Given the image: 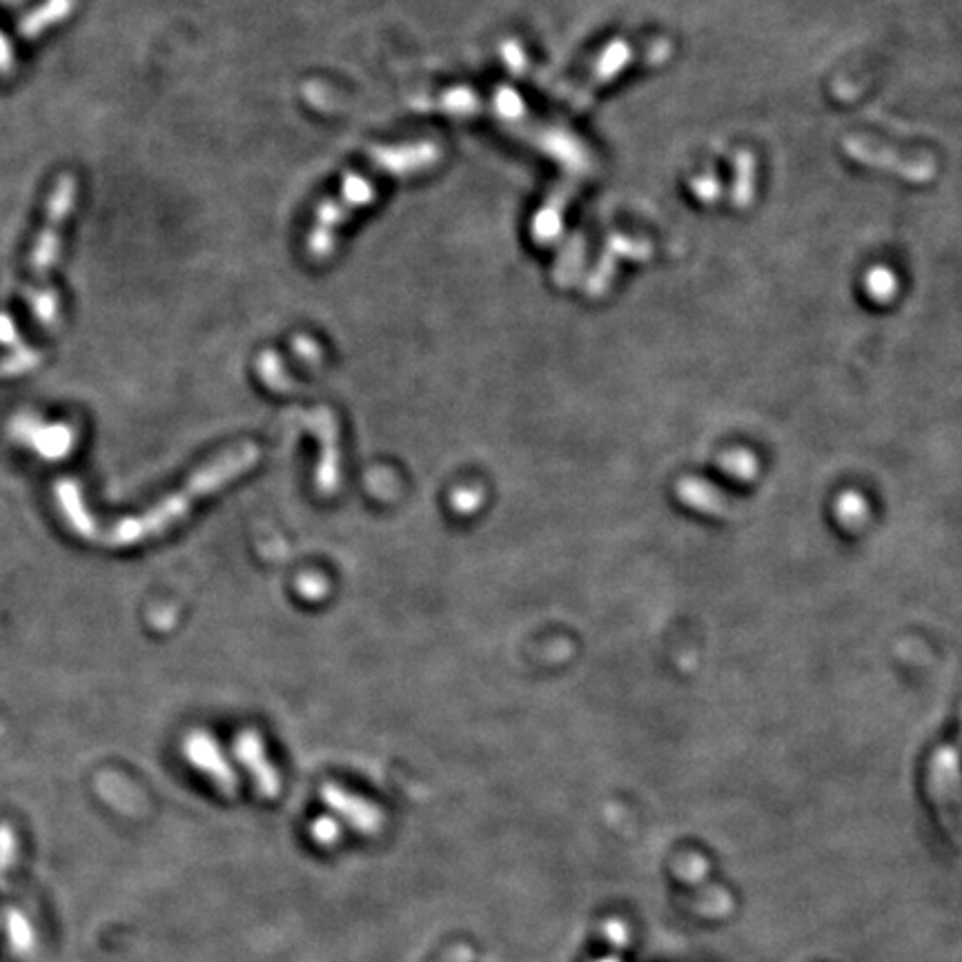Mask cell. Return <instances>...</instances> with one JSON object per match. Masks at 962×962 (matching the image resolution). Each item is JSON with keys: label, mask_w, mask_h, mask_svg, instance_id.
I'll use <instances>...</instances> for the list:
<instances>
[{"label": "cell", "mask_w": 962, "mask_h": 962, "mask_svg": "<svg viewBox=\"0 0 962 962\" xmlns=\"http://www.w3.org/2000/svg\"><path fill=\"white\" fill-rule=\"evenodd\" d=\"M326 800L331 802V807H335L342 816L348 818V822L362 831H377L382 827V813L368 804L366 800H360L342 789L335 787H326L324 789Z\"/></svg>", "instance_id": "9"}, {"label": "cell", "mask_w": 962, "mask_h": 962, "mask_svg": "<svg viewBox=\"0 0 962 962\" xmlns=\"http://www.w3.org/2000/svg\"><path fill=\"white\" fill-rule=\"evenodd\" d=\"M19 840L10 824H0V878H3L10 867L17 862Z\"/></svg>", "instance_id": "12"}, {"label": "cell", "mask_w": 962, "mask_h": 962, "mask_svg": "<svg viewBox=\"0 0 962 962\" xmlns=\"http://www.w3.org/2000/svg\"><path fill=\"white\" fill-rule=\"evenodd\" d=\"M236 758L245 764V769L252 773L259 791L267 798H274L279 793V773L265 758L263 742L256 733L245 731L236 738Z\"/></svg>", "instance_id": "8"}, {"label": "cell", "mask_w": 962, "mask_h": 962, "mask_svg": "<svg viewBox=\"0 0 962 962\" xmlns=\"http://www.w3.org/2000/svg\"><path fill=\"white\" fill-rule=\"evenodd\" d=\"M442 150L431 141L406 143L397 148H379L366 168L357 174L346 176L337 194L318 205L312 227L305 239V252L314 261H326L335 245L340 230L360 212L377 199L382 176H408L433 168L439 161Z\"/></svg>", "instance_id": "1"}, {"label": "cell", "mask_w": 962, "mask_h": 962, "mask_svg": "<svg viewBox=\"0 0 962 962\" xmlns=\"http://www.w3.org/2000/svg\"><path fill=\"white\" fill-rule=\"evenodd\" d=\"M6 926H8V935H10V944H12L14 953L30 955L34 951V944H37V935H34L30 920L19 909H10L6 913Z\"/></svg>", "instance_id": "10"}, {"label": "cell", "mask_w": 962, "mask_h": 962, "mask_svg": "<svg viewBox=\"0 0 962 962\" xmlns=\"http://www.w3.org/2000/svg\"><path fill=\"white\" fill-rule=\"evenodd\" d=\"M259 448L254 444H243L239 448L225 450L216 459H212L207 466L196 470L181 490H174L165 499H161L156 506L145 510L143 515L128 517L117 521L114 526L101 530L97 528L92 541H101L108 546H132L152 537H159L170 526L181 521L192 506H196L203 497L216 493L245 470H250L259 462Z\"/></svg>", "instance_id": "2"}, {"label": "cell", "mask_w": 962, "mask_h": 962, "mask_svg": "<svg viewBox=\"0 0 962 962\" xmlns=\"http://www.w3.org/2000/svg\"><path fill=\"white\" fill-rule=\"evenodd\" d=\"M77 176L63 174L48 201L45 223L34 241V250L30 254V283H28V296L32 303L34 316L43 326L52 328L59 318V296L54 287L50 285V274L59 263L61 256V243H63V230L65 223L77 205Z\"/></svg>", "instance_id": "3"}, {"label": "cell", "mask_w": 962, "mask_h": 962, "mask_svg": "<svg viewBox=\"0 0 962 962\" xmlns=\"http://www.w3.org/2000/svg\"><path fill=\"white\" fill-rule=\"evenodd\" d=\"M74 3L72 0H50L41 10H37L26 23H23V32L28 37H34L39 32H43L48 26L61 21L63 17H68L72 12Z\"/></svg>", "instance_id": "11"}, {"label": "cell", "mask_w": 962, "mask_h": 962, "mask_svg": "<svg viewBox=\"0 0 962 962\" xmlns=\"http://www.w3.org/2000/svg\"><path fill=\"white\" fill-rule=\"evenodd\" d=\"M14 437L48 459L65 457L74 444V433L70 426H45L30 417L14 422Z\"/></svg>", "instance_id": "7"}, {"label": "cell", "mask_w": 962, "mask_h": 962, "mask_svg": "<svg viewBox=\"0 0 962 962\" xmlns=\"http://www.w3.org/2000/svg\"><path fill=\"white\" fill-rule=\"evenodd\" d=\"M635 59V50L632 45H628L626 41H617L612 43L608 50H604V54L593 63V68L586 72V77L581 81H577L573 85V90H568L566 103L573 110H581L584 105L590 103L593 94L608 81L615 79V74L626 68L628 63H632Z\"/></svg>", "instance_id": "5"}, {"label": "cell", "mask_w": 962, "mask_h": 962, "mask_svg": "<svg viewBox=\"0 0 962 962\" xmlns=\"http://www.w3.org/2000/svg\"><path fill=\"white\" fill-rule=\"evenodd\" d=\"M844 152L860 163L891 170V172H895L904 179H911V181H929L931 174L935 172L933 161L926 156L907 159V156L898 154L895 150H889L884 145H878V141L862 139V136L844 139Z\"/></svg>", "instance_id": "4"}, {"label": "cell", "mask_w": 962, "mask_h": 962, "mask_svg": "<svg viewBox=\"0 0 962 962\" xmlns=\"http://www.w3.org/2000/svg\"><path fill=\"white\" fill-rule=\"evenodd\" d=\"M185 756L196 769L207 773L221 791H225L227 796H234L239 791V780L234 771L227 767L216 742L207 733H192L185 740Z\"/></svg>", "instance_id": "6"}]
</instances>
